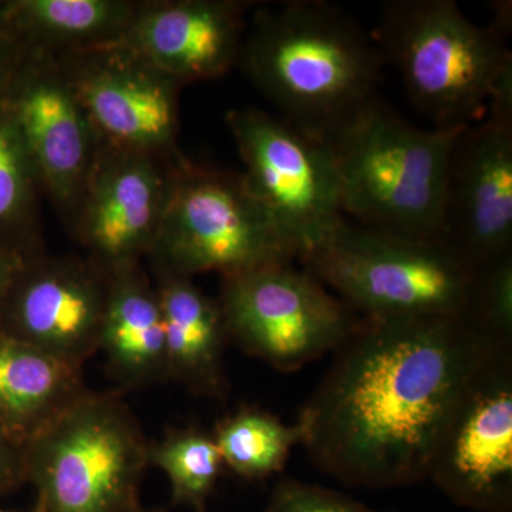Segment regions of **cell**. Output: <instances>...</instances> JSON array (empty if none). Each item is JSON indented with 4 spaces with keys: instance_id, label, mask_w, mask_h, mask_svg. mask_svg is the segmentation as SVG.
<instances>
[{
    "instance_id": "cell-1",
    "label": "cell",
    "mask_w": 512,
    "mask_h": 512,
    "mask_svg": "<svg viewBox=\"0 0 512 512\" xmlns=\"http://www.w3.org/2000/svg\"><path fill=\"white\" fill-rule=\"evenodd\" d=\"M503 348L467 315L365 318L299 414L302 446L348 487L420 483L461 394Z\"/></svg>"
},
{
    "instance_id": "cell-2",
    "label": "cell",
    "mask_w": 512,
    "mask_h": 512,
    "mask_svg": "<svg viewBox=\"0 0 512 512\" xmlns=\"http://www.w3.org/2000/svg\"><path fill=\"white\" fill-rule=\"evenodd\" d=\"M384 63L372 33L322 0L256 6L238 59L279 117L320 141L375 99Z\"/></svg>"
},
{
    "instance_id": "cell-3",
    "label": "cell",
    "mask_w": 512,
    "mask_h": 512,
    "mask_svg": "<svg viewBox=\"0 0 512 512\" xmlns=\"http://www.w3.org/2000/svg\"><path fill=\"white\" fill-rule=\"evenodd\" d=\"M463 127L421 128L379 97L323 138L343 215L386 234L440 239L451 147Z\"/></svg>"
},
{
    "instance_id": "cell-4",
    "label": "cell",
    "mask_w": 512,
    "mask_h": 512,
    "mask_svg": "<svg viewBox=\"0 0 512 512\" xmlns=\"http://www.w3.org/2000/svg\"><path fill=\"white\" fill-rule=\"evenodd\" d=\"M511 3L480 26L453 0H387L375 32L384 62L394 64L410 99L434 127L483 119L500 77L512 67L507 49Z\"/></svg>"
},
{
    "instance_id": "cell-5",
    "label": "cell",
    "mask_w": 512,
    "mask_h": 512,
    "mask_svg": "<svg viewBox=\"0 0 512 512\" xmlns=\"http://www.w3.org/2000/svg\"><path fill=\"white\" fill-rule=\"evenodd\" d=\"M301 262L362 318L375 320L466 315L476 271L440 239L400 237L348 220Z\"/></svg>"
},
{
    "instance_id": "cell-6",
    "label": "cell",
    "mask_w": 512,
    "mask_h": 512,
    "mask_svg": "<svg viewBox=\"0 0 512 512\" xmlns=\"http://www.w3.org/2000/svg\"><path fill=\"white\" fill-rule=\"evenodd\" d=\"M148 444L120 390H87L26 444V484L45 512H137Z\"/></svg>"
},
{
    "instance_id": "cell-7",
    "label": "cell",
    "mask_w": 512,
    "mask_h": 512,
    "mask_svg": "<svg viewBox=\"0 0 512 512\" xmlns=\"http://www.w3.org/2000/svg\"><path fill=\"white\" fill-rule=\"evenodd\" d=\"M153 271L241 274L298 258V248L256 198L244 174L185 160L175 173L156 241Z\"/></svg>"
},
{
    "instance_id": "cell-8",
    "label": "cell",
    "mask_w": 512,
    "mask_h": 512,
    "mask_svg": "<svg viewBox=\"0 0 512 512\" xmlns=\"http://www.w3.org/2000/svg\"><path fill=\"white\" fill-rule=\"evenodd\" d=\"M218 302L229 342L284 373L336 352L365 320L292 262L225 276Z\"/></svg>"
},
{
    "instance_id": "cell-9",
    "label": "cell",
    "mask_w": 512,
    "mask_h": 512,
    "mask_svg": "<svg viewBox=\"0 0 512 512\" xmlns=\"http://www.w3.org/2000/svg\"><path fill=\"white\" fill-rule=\"evenodd\" d=\"M225 121L249 188L292 239L301 259L346 220L328 146L264 110H231Z\"/></svg>"
},
{
    "instance_id": "cell-10",
    "label": "cell",
    "mask_w": 512,
    "mask_h": 512,
    "mask_svg": "<svg viewBox=\"0 0 512 512\" xmlns=\"http://www.w3.org/2000/svg\"><path fill=\"white\" fill-rule=\"evenodd\" d=\"M440 241L473 269L512 252V67L451 147Z\"/></svg>"
},
{
    "instance_id": "cell-11",
    "label": "cell",
    "mask_w": 512,
    "mask_h": 512,
    "mask_svg": "<svg viewBox=\"0 0 512 512\" xmlns=\"http://www.w3.org/2000/svg\"><path fill=\"white\" fill-rule=\"evenodd\" d=\"M0 99L28 147L43 194L73 227L103 147L86 110L56 60L30 49Z\"/></svg>"
},
{
    "instance_id": "cell-12",
    "label": "cell",
    "mask_w": 512,
    "mask_h": 512,
    "mask_svg": "<svg viewBox=\"0 0 512 512\" xmlns=\"http://www.w3.org/2000/svg\"><path fill=\"white\" fill-rule=\"evenodd\" d=\"M458 507L512 512V353L490 357L448 417L429 477Z\"/></svg>"
},
{
    "instance_id": "cell-13",
    "label": "cell",
    "mask_w": 512,
    "mask_h": 512,
    "mask_svg": "<svg viewBox=\"0 0 512 512\" xmlns=\"http://www.w3.org/2000/svg\"><path fill=\"white\" fill-rule=\"evenodd\" d=\"M55 60L103 146L183 156L177 147L183 84L121 43Z\"/></svg>"
},
{
    "instance_id": "cell-14",
    "label": "cell",
    "mask_w": 512,
    "mask_h": 512,
    "mask_svg": "<svg viewBox=\"0 0 512 512\" xmlns=\"http://www.w3.org/2000/svg\"><path fill=\"white\" fill-rule=\"evenodd\" d=\"M187 160L101 147L73 224L87 258L111 274L150 255L178 167Z\"/></svg>"
},
{
    "instance_id": "cell-15",
    "label": "cell",
    "mask_w": 512,
    "mask_h": 512,
    "mask_svg": "<svg viewBox=\"0 0 512 512\" xmlns=\"http://www.w3.org/2000/svg\"><path fill=\"white\" fill-rule=\"evenodd\" d=\"M107 296L109 274L92 259L32 256L10 285L0 332L84 367L100 350Z\"/></svg>"
},
{
    "instance_id": "cell-16",
    "label": "cell",
    "mask_w": 512,
    "mask_h": 512,
    "mask_svg": "<svg viewBox=\"0 0 512 512\" xmlns=\"http://www.w3.org/2000/svg\"><path fill=\"white\" fill-rule=\"evenodd\" d=\"M258 2H140L121 45L178 83L224 76L238 63L247 15Z\"/></svg>"
},
{
    "instance_id": "cell-17",
    "label": "cell",
    "mask_w": 512,
    "mask_h": 512,
    "mask_svg": "<svg viewBox=\"0 0 512 512\" xmlns=\"http://www.w3.org/2000/svg\"><path fill=\"white\" fill-rule=\"evenodd\" d=\"M165 335L168 382L181 383L195 396L222 400L229 382L224 353L229 342L218 299L192 278L153 271Z\"/></svg>"
},
{
    "instance_id": "cell-18",
    "label": "cell",
    "mask_w": 512,
    "mask_h": 512,
    "mask_svg": "<svg viewBox=\"0 0 512 512\" xmlns=\"http://www.w3.org/2000/svg\"><path fill=\"white\" fill-rule=\"evenodd\" d=\"M99 352L121 389L168 382L163 313L156 285L141 264L109 274Z\"/></svg>"
},
{
    "instance_id": "cell-19",
    "label": "cell",
    "mask_w": 512,
    "mask_h": 512,
    "mask_svg": "<svg viewBox=\"0 0 512 512\" xmlns=\"http://www.w3.org/2000/svg\"><path fill=\"white\" fill-rule=\"evenodd\" d=\"M84 367L0 332V429L22 447L87 392Z\"/></svg>"
},
{
    "instance_id": "cell-20",
    "label": "cell",
    "mask_w": 512,
    "mask_h": 512,
    "mask_svg": "<svg viewBox=\"0 0 512 512\" xmlns=\"http://www.w3.org/2000/svg\"><path fill=\"white\" fill-rule=\"evenodd\" d=\"M6 12L32 52L59 59L119 45L140 2L127 0H5Z\"/></svg>"
},
{
    "instance_id": "cell-21",
    "label": "cell",
    "mask_w": 512,
    "mask_h": 512,
    "mask_svg": "<svg viewBox=\"0 0 512 512\" xmlns=\"http://www.w3.org/2000/svg\"><path fill=\"white\" fill-rule=\"evenodd\" d=\"M227 470L244 480H265L284 470L302 430L261 407L242 406L211 431Z\"/></svg>"
},
{
    "instance_id": "cell-22",
    "label": "cell",
    "mask_w": 512,
    "mask_h": 512,
    "mask_svg": "<svg viewBox=\"0 0 512 512\" xmlns=\"http://www.w3.org/2000/svg\"><path fill=\"white\" fill-rule=\"evenodd\" d=\"M42 192L19 128L0 99V245L25 258L40 254L37 211Z\"/></svg>"
},
{
    "instance_id": "cell-23",
    "label": "cell",
    "mask_w": 512,
    "mask_h": 512,
    "mask_svg": "<svg viewBox=\"0 0 512 512\" xmlns=\"http://www.w3.org/2000/svg\"><path fill=\"white\" fill-rule=\"evenodd\" d=\"M148 466L160 468L170 481L171 503L194 512L207 510L224 463L211 431L180 427L148 444Z\"/></svg>"
},
{
    "instance_id": "cell-24",
    "label": "cell",
    "mask_w": 512,
    "mask_h": 512,
    "mask_svg": "<svg viewBox=\"0 0 512 512\" xmlns=\"http://www.w3.org/2000/svg\"><path fill=\"white\" fill-rule=\"evenodd\" d=\"M466 315L498 342H512V252L474 271Z\"/></svg>"
},
{
    "instance_id": "cell-25",
    "label": "cell",
    "mask_w": 512,
    "mask_h": 512,
    "mask_svg": "<svg viewBox=\"0 0 512 512\" xmlns=\"http://www.w3.org/2000/svg\"><path fill=\"white\" fill-rule=\"evenodd\" d=\"M264 512H380L340 491L298 480L276 484Z\"/></svg>"
},
{
    "instance_id": "cell-26",
    "label": "cell",
    "mask_w": 512,
    "mask_h": 512,
    "mask_svg": "<svg viewBox=\"0 0 512 512\" xmlns=\"http://www.w3.org/2000/svg\"><path fill=\"white\" fill-rule=\"evenodd\" d=\"M26 484L25 447L0 429V494Z\"/></svg>"
},
{
    "instance_id": "cell-27",
    "label": "cell",
    "mask_w": 512,
    "mask_h": 512,
    "mask_svg": "<svg viewBox=\"0 0 512 512\" xmlns=\"http://www.w3.org/2000/svg\"><path fill=\"white\" fill-rule=\"evenodd\" d=\"M28 50L10 23L6 2H0V90Z\"/></svg>"
},
{
    "instance_id": "cell-28",
    "label": "cell",
    "mask_w": 512,
    "mask_h": 512,
    "mask_svg": "<svg viewBox=\"0 0 512 512\" xmlns=\"http://www.w3.org/2000/svg\"><path fill=\"white\" fill-rule=\"evenodd\" d=\"M25 256L12 251V249L0 245V312H2L3 303L8 295L10 285L18 274L19 269L25 264Z\"/></svg>"
},
{
    "instance_id": "cell-29",
    "label": "cell",
    "mask_w": 512,
    "mask_h": 512,
    "mask_svg": "<svg viewBox=\"0 0 512 512\" xmlns=\"http://www.w3.org/2000/svg\"><path fill=\"white\" fill-rule=\"evenodd\" d=\"M0 512H15V511H6V510H3V508H0ZM28 512H45V511L42 510V507H39V505L35 504V507H33L32 510H30Z\"/></svg>"
},
{
    "instance_id": "cell-30",
    "label": "cell",
    "mask_w": 512,
    "mask_h": 512,
    "mask_svg": "<svg viewBox=\"0 0 512 512\" xmlns=\"http://www.w3.org/2000/svg\"><path fill=\"white\" fill-rule=\"evenodd\" d=\"M137 512H165V511L161 510V508H146V507H143V508H141L140 511H137Z\"/></svg>"
}]
</instances>
